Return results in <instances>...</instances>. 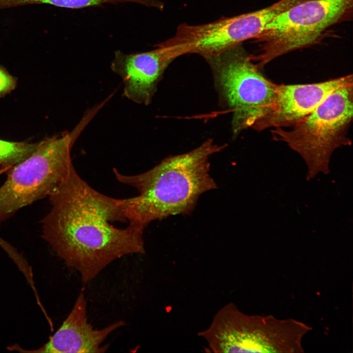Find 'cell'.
<instances>
[{
	"label": "cell",
	"instance_id": "10",
	"mask_svg": "<svg viewBox=\"0 0 353 353\" xmlns=\"http://www.w3.org/2000/svg\"><path fill=\"white\" fill-rule=\"evenodd\" d=\"M125 325L120 321L101 329H94L87 321V302L81 292L67 318L46 344L35 350H26L17 344L7 350L20 353H104L108 345L101 347V344L111 332Z\"/></svg>",
	"mask_w": 353,
	"mask_h": 353
},
{
	"label": "cell",
	"instance_id": "1",
	"mask_svg": "<svg viewBox=\"0 0 353 353\" xmlns=\"http://www.w3.org/2000/svg\"><path fill=\"white\" fill-rule=\"evenodd\" d=\"M42 237L86 284L115 260L145 252L144 226L132 218L127 199L95 190L74 166L49 196Z\"/></svg>",
	"mask_w": 353,
	"mask_h": 353
},
{
	"label": "cell",
	"instance_id": "4",
	"mask_svg": "<svg viewBox=\"0 0 353 353\" xmlns=\"http://www.w3.org/2000/svg\"><path fill=\"white\" fill-rule=\"evenodd\" d=\"M205 59L222 98L232 113L233 134L252 128L273 106L277 84L264 76L242 44Z\"/></svg>",
	"mask_w": 353,
	"mask_h": 353
},
{
	"label": "cell",
	"instance_id": "11",
	"mask_svg": "<svg viewBox=\"0 0 353 353\" xmlns=\"http://www.w3.org/2000/svg\"><path fill=\"white\" fill-rule=\"evenodd\" d=\"M20 6L33 4H47L58 7L79 9L105 4L131 3L162 10L164 3L159 0H15Z\"/></svg>",
	"mask_w": 353,
	"mask_h": 353
},
{
	"label": "cell",
	"instance_id": "2",
	"mask_svg": "<svg viewBox=\"0 0 353 353\" xmlns=\"http://www.w3.org/2000/svg\"><path fill=\"white\" fill-rule=\"evenodd\" d=\"M225 147L209 139L195 149L167 157L141 174L126 175L113 169L119 182L139 192L128 198L134 219L146 227L154 220L191 212L202 194L216 188L209 174V159Z\"/></svg>",
	"mask_w": 353,
	"mask_h": 353
},
{
	"label": "cell",
	"instance_id": "14",
	"mask_svg": "<svg viewBox=\"0 0 353 353\" xmlns=\"http://www.w3.org/2000/svg\"><path fill=\"white\" fill-rule=\"evenodd\" d=\"M12 167H1L0 168V175L3 173L8 172Z\"/></svg>",
	"mask_w": 353,
	"mask_h": 353
},
{
	"label": "cell",
	"instance_id": "3",
	"mask_svg": "<svg viewBox=\"0 0 353 353\" xmlns=\"http://www.w3.org/2000/svg\"><path fill=\"white\" fill-rule=\"evenodd\" d=\"M84 127L47 137L34 152L13 166L0 187V223L19 210L49 196L67 177L73 165L71 151Z\"/></svg>",
	"mask_w": 353,
	"mask_h": 353
},
{
	"label": "cell",
	"instance_id": "8",
	"mask_svg": "<svg viewBox=\"0 0 353 353\" xmlns=\"http://www.w3.org/2000/svg\"><path fill=\"white\" fill-rule=\"evenodd\" d=\"M146 52L126 54L115 52L112 70L122 79L124 96L137 104H149L168 66L181 55L175 47L162 42Z\"/></svg>",
	"mask_w": 353,
	"mask_h": 353
},
{
	"label": "cell",
	"instance_id": "7",
	"mask_svg": "<svg viewBox=\"0 0 353 353\" xmlns=\"http://www.w3.org/2000/svg\"><path fill=\"white\" fill-rule=\"evenodd\" d=\"M300 0H280L265 8L207 24H180L175 35L165 41L177 46L183 54L198 53L204 58L255 39L279 13Z\"/></svg>",
	"mask_w": 353,
	"mask_h": 353
},
{
	"label": "cell",
	"instance_id": "6",
	"mask_svg": "<svg viewBox=\"0 0 353 353\" xmlns=\"http://www.w3.org/2000/svg\"><path fill=\"white\" fill-rule=\"evenodd\" d=\"M353 0H303L282 11L254 39L259 53L251 55L261 69L276 58L316 42L352 10Z\"/></svg>",
	"mask_w": 353,
	"mask_h": 353
},
{
	"label": "cell",
	"instance_id": "5",
	"mask_svg": "<svg viewBox=\"0 0 353 353\" xmlns=\"http://www.w3.org/2000/svg\"><path fill=\"white\" fill-rule=\"evenodd\" d=\"M353 114V85L332 92L310 114L290 130H271L273 139L298 152L309 168L326 169L332 153L350 145L347 132Z\"/></svg>",
	"mask_w": 353,
	"mask_h": 353
},
{
	"label": "cell",
	"instance_id": "9",
	"mask_svg": "<svg viewBox=\"0 0 353 353\" xmlns=\"http://www.w3.org/2000/svg\"><path fill=\"white\" fill-rule=\"evenodd\" d=\"M351 85H353L352 75L318 83L277 84L273 106L252 128L260 131L269 128L292 127L310 114L332 92Z\"/></svg>",
	"mask_w": 353,
	"mask_h": 353
},
{
	"label": "cell",
	"instance_id": "12",
	"mask_svg": "<svg viewBox=\"0 0 353 353\" xmlns=\"http://www.w3.org/2000/svg\"><path fill=\"white\" fill-rule=\"evenodd\" d=\"M38 143L13 142L0 139V165L13 167L29 156Z\"/></svg>",
	"mask_w": 353,
	"mask_h": 353
},
{
	"label": "cell",
	"instance_id": "13",
	"mask_svg": "<svg viewBox=\"0 0 353 353\" xmlns=\"http://www.w3.org/2000/svg\"><path fill=\"white\" fill-rule=\"evenodd\" d=\"M16 79L0 66V97L10 93L16 87Z\"/></svg>",
	"mask_w": 353,
	"mask_h": 353
}]
</instances>
